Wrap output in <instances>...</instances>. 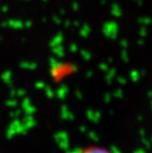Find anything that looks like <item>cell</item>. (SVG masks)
I'll list each match as a JSON object with an SVG mask.
<instances>
[{"label": "cell", "mask_w": 152, "mask_h": 153, "mask_svg": "<svg viewBox=\"0 0 152 153\" xmlns=\"http://www.w3.org/2000/svg\"><path fill=\"white\" fill-rule=\"evenodd\" d=\"M73 153H114L111 149L101 145H87L76 149Z\"/></svg>", "instance_id": "obj_1"}]
</instances>
